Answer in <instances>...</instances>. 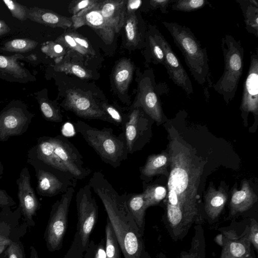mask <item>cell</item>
Instances as JSON below:
<instances>
[{"label":"cell","instance_id":"6da1fadb","mask_svg":"<svg viewBox=\"0 0 258 258\" xmlns=\"http://www.w3.org/2000/svg\"><path fill=\"white\" fill-rule=\"evenodd\" d=\"M168 133L170 172L167 217L173 234L178 236L198 216V190L205 162L174 128H169Z\"/></svg>","mask_w":258,"mask_h":258},{"label":"cell","instance_id":"7a4b0ae2","mask_svg":"<svg viewBox=\"0 0 258 258\" xmlns=\"http://www.w3.org/2000/svg\"><path fill=\"white\" fill-rule=\"evenodd\" d=\"M100 199L124 258H141L142 233L126 205V193L119 195L100 171L94 172L88 183Z\"/></svg>","mask_w":258,"mask_h":258},{"label":"cell","instance_id":"3957f363","mask_svg":"<svg viewBox=\"0 0 258 258\" xmlns=\"http://www.w3.org/2000/svg\"><path fill=\"white\" fill-rule=\"evenodd\" d=\"M27 157L77 181L91 173L79 150L62 135L39 137L36 144L28 151Z\"/></svg>","mask_w":258,"mask_h":258},{"label":"cell","instance_id":"277c9868","mask_svg":"<svg viewBox=\"0 0 258 258\" xmlns=\"http://www.w3.org/2000/svg\"><path fill=\"white\" fill-rule=\"evenodd\" d=\"M195 81L200 85L210 82V72L206 48L202 47L188 27L173 22L163 21Z\"/></svg>","mask_w":258,"mask_h":258},{"label":"cell","instance_id":"5b68a950","mask_svg":"<svg viewBox=\"0 0 258 258\" xmlns=\"http://www.w3.org/2000/svg\"><path fill=\"white\" fill-rule=\"evenodd\" d=\"M75 127L105 163L117 168L127 159L123 132L116 136L111 127L99 129L81 120L75 123Z\"/></svg>","mask_w":258,"mask_h":258},{"label":"cell","instance_id":"8992f818","mask_svg":"<svg viewBox=\"0 0 258 258\" xmlns=\"http://www.w3.org/2000/svg\"><path fill=\"white\" fill-rule=\"evenodd\" d=\"M76 203L78 219L76 231L72 244L62 258L83 257L98 219V206L88 183L77 192Z\"/></svg>","mask_w":258,"mask_h":258},{"label":"cell","instance_id":"52a82bcc","mask_svg":"<svg viewBox=\"0 0 258 258\" xmlns=\"http://www.w3.org/2000/svg\"><path fill=\"white\" fill-rule=\"evenodd\" d=\"M221 47L224 69L213 88L228 102L235 96L242 75L244 49L241 42L229 34L222 38Z\"/></svg>","mask_w":258,"mask_h":258},{"label":"cell","instance_id":"ba28073f","mask_svg":"<svg viewBox=\"0 0 258 258\" xmlns=\"http://www.w3.org/2000/svg\"><path fill=\"white\" fill-rule=\"evenodd\" d=\"M74 192L75 187H70L51 206L44 234L46 247L50 252L59 250L62 247L68 229L69 208Z\"/></svg>","mask_w":258,"mask_h":258},{"label":"cell","instance_id":"9c48e42d","mask_svg":"<svg viewBox=\"0 0 258 258\" xmlns=\"http://www.w3.org/2000/svg\"><path fill=\"white\" fill-rule=\"evenodd\" d=\"M34 115L22 101L10 102L0 111V142L26 132Z\"/></svg>","mask_w":258,"mask_h":258},{"label":"cell","instance_id":"30bf717a","mask_svg":"<svg viewBox=\"0 0 258 258\" xmlns=\"http://www.w3.org/2000/svg\"><path fill=\"white\" fill-rule=\"evenodd\" d=\"M27 163L34 168L37 179L36 191L39 196L54 197L62 194L70 187H75L76 185L77 180L67 177L40 162L28 158Z\"/></svg>","mask_w":258,"mask_h":258},{"label":"cell","instance_id":"8fae6325","mask_svg":"<svg viewBox=\"0 0 258 258\" xmlns=\"http://www.w3.org/2000/svg\"><path fill=\"white\" fill-rule=\"evenodd\" d=\"M61 106L80 117L101 120L113 123L112 120L102 108L101 104L87 92L80 89L67 90Z\"/></svg>","mask_w":258,"mask_h":258},{"label":"cell","instance_id":"7c38bea8","mask_svg":"<svg viewBox=\"0 0 258 258\" xmlns=\"http://www.w3.org/2000/svg\"><path fill=\"white\" fill-rule=\"evenodd\" d=\"M150 31L162 48L164 56L165 68L169 77L177 86L181 88L187 95L193 93V87L185 70L172 49L171 45L158 28L153 27Z\"/></svg>","mask_w":258,"mask_h":258},{"label":"cell","instance_id":"4fadbf2b","mask_svg":"<svg viewBox=\"0 0 258 258\" xmlns=\"http://www.w3.org/2000/svg\"><path fill=\"white\" fill-rule=\"evenodd\" d=\"M153 75L144 76L138 84V92L132 107L141 108L152 120L160 123L163 114Z\"/></svg>","mask_w":258,"mask_h":258},{"label":"cell","instance_id":"5bb4252c","mask_svg":"<svg viewBox=\"0 0 258 258\" xmlns=\"http://www.w3.org/2000/svg\"><path fill=\"white\" fill-rule=\"evenodd\" d=\"M30 179L29 170L25 167L21 170L16 183L18 186L19 207L21 214L27 225L33 227L35 225L33 217L40 208L41 204L31 185Z\"/></svg>","mask_w":258,"mask_h":258},{"label":"cell","instance_id":"9a60e30c","mask_svg":"<svg viewBox=\"0 0 258 258\" xmlns=\"http://www.w3.org/2000/svg\"><path fill=\"white\" fill-rule=\"evenodd\" d=\"M146 115L142 108L133 107L127 114L123 132L128 154H133L142 147L149 128Z\"/></svg>","mask_w":258,"mask_h":258},{"label":"cell","instance_id":"2e32d148","mask_svg":"<svg viewBox=\"0 0 258 258\" xmlns=\"http://www.w3.org/2000/svg\"><path fill=\"white\" fill-rule=\"evenodd\" d=\"M98 2L73 16V26L75 28L87 25L92 28L106 44L112 43L115 35L114 30L109 26L102 16Z\"/></svg>","mask_w":258,"mask_h":258},{"label":"cell","instance_id":"e0dca14e","mask_svg":"<svg viewBox=\"0 0 258 258\" xmlns=\"http://www.w3.org/2000/svg\"><path fill=\"white\" fill-rule=\"evenodd\" d=\"M241 109L247 113L258 114V54L252 53L250 63L243 85Z\"/></svg>","mask_w":258,"mask_h":258},{"label":"cell","instance_id":"ac0fdd59","mask_svg":"<svg viewBox=\"0 0 258 258\" xmlns=\"http://www.w3.org/2000/svg\"><path fill=\"white\" fill-rule=\"evenodd\" d=\"M249 231L247 227L240 236L234 231H225L220 258H252Z\"/></svg>","mask_w":258,"mask_h":258},{"label":"cell","instance_id":"d6986e66","mask_svg":"<svg viewBox=\"0 0 258 258\" xmlns=\"http://www.w3.org/2000/svg\"><path fill=\"white\" fill-rule=\"evenodd\" d=\"M21 213L19 207L12 211L10 207L2 209L0 212V245H9L20 239L24 234L23 226H19Z\"/></svg>","mask_w":258,"mask_h":258},{"label":"cell","instance_id":"ffe728a7","mask_svg":"<svg viewBox=\"0 0 258 258\" xmlns=\"http://www.w3.org/2000/svg\"><path fill=\"white\" fill-rule=\"evenodd\" d=\"M126 2L124 0H105L99 3L102 16L115 33H118L124 26L126 15Z\"/></svg>","mask_w":258,"mask_h":258},{"label":"cell","instance_id":"44dd1931","mask_svg":"<svg viewBox=\"0 0 258 258\" xmlns=\"http://www.w3.org/2000/svg\"><path fill=\"white\" fill-rule=\"evenodd\" d=\"M27 17L31 21L53 28H69L73 26L72 18L38 7L27 9Z\"/></svg>","mask_w":258,"mask_h":258},{"label":"cell","instance_id":"7402d4cb","mask_svg":"<svg viewBox=\"0 0 258 258\" xmlns=\"http://www.w3.org/2000/svg\"><path fill=\"white\" fill-rule=\"evenodd\" d=\"M23 56L16 54L12 56L0 55V77H9L12 81L25 82L28 81L29 72L22 67L18 59Z\"/></svg>","mask_w":258,"mask_h":258},{"label":"cell","instance_id":"603a6c76","mask_svg":"<svg viewBox=\"0 0 258 258\" xmlns=\"http://www.w3.org/2000/svg\"><path fill=\"white\" fill-rule=\"evenodd\" d=\"M257 197L249 185L244 180L240 190L234 189L230 201V215H234L249 209L257 201Z\"/></svg>","mask_w":258,"mask_h":258},{"label":"cell","instance_id":"cb8c5ba5","mask_svg":"<svg viewBox=\"0 0 258 258\" xmlns=\"http://www.w3.org/2000/svg\"><path fill=\"white\" fill-rule=\"evenodd\" d=\"M169 164V155L166 153L150 155L140 168L141 178L150 179L158 174H165Z\"/></svg>","mask_w":258,"mask_h":258},{"label":"cell","instance_id":"d4e9b609","mask_svg":"<svg viewBox=\"0 0 258 258\" xmlns=\"http://www.w3.org/2000/svg\"><path fill=\"white\" fill-rule=\"evenodd\" d=\"M227 198V194L224 189L216 190L212 187L209 188L205 196V210L210 218L215 219L219 216Z\"/></svg>","mask_w":258,"mask_h":258},{"label":"cell","instance_id":"484cf974","mask_svg":"<svg viewBox=\"0 0 258 258\" xmlns=\"http://www.w3.org/2000/svg\"><path fill=\"white\" fill-rule=\"evenodd\" d=\"M134 71V66L132 62L127 59H121L116 64L113 79L117 91L125 93L132 81Z\"/></svg>","mask_w":258,"mask_h":258},{"label":"cell","instance_id":"4316f807","mask_svg":"<svg viewBox=\"0 0 258 258\" xmlns=\"http://www.w3.org/2000/svg\"><path fill=\"white\" fill-rule=\"evenodd\" d=\"M126 201L132 217L143 234L147 209L143 194H126Z\"/></svg>","mask_w":258,"mask_h":258},{"label":"cell","instance_id":"83f0119b","mask_svg":"<svg viewBox=\"0 0 258 258\" xmlns=\"http://www.w3.org/2000/svg\"><path fill=\"white\" fill-rule=\"evenodd\" d=\"M242 10L246 30L258 37V3L255 0H235Z\"/></svg>","mask_w":258,"mask_h":258},{"label":"cell","instance_id":"f1b7e54d","mask_svg":"<svg viewBox=\"0 0 258 258\" xmlns=\"http://www.w3.org/2000/svg\"><path fill=\"white\" fill-rule=\"evenodd\" d=\"M36 98L39 104L40 110L43 118L47 121L61 122L63 117L59 107L57 104L49 100L46 96L37 93Z\"/></svg>","mask_w":258,"mask_h":258},{"label":"cell","instance_id":"f546056e","mask_svg":"<svg viewBox=\"0 0 258 258\" xmlns=\"http://www.w3.org/2000/svg\"><path fill=\"white\" fill-rule=\"evenodd\" d=\"M124 26L127 44L137 46L141 40V33L135 12L126 13Z\"/></svg>","mask_w":258,"mask_h":258},{"label":"cell","instance_id":"4dcf8cb0","mask_svg":"<svg viewBox=\"0 0 258 258\" xmlns=\"http://www.w3.org/2000/svg\"><path fill=\"white\" fill-rule=\"evenodd\" d=\"M121 249L113 228L107 219L105 226V252L106 258H121Z\"/></svg>","mask_w":258,"mask_h":258},{"label":"cell","instance_id":"1f68e13d","mask_svg":"<svg viewBox=\"0 0 258 258\" xmlns=\"http://www.w3.org/2000/svg\"><path fill=\"white\" fill-rule=\"evenodd\" d=\"M54 69L57 72L73 75L82 79H90L92 76L91 72L88 69L79 64L69 61L57 62Z\"/></svg>","mask_w":258,"mask_h":258},{"label":"cell","instance_id":"d6a6232c","mask_svg":"<svg viewBox=\"0 0 258 258\" xmlns=\"http://www.w3.org/2000/svg\"><path fill=\"white\" fill-rule=\"evenodd\" d=\"M37 44V42L28 38L15 39L6 42L0 49L8 52L24 53L34 49Z\"/></svg>","mask_w":258,"mask_h":258},{"label":"cell","instance_id":"836d02e7","mask_svg":"<svg viewBox=\"0 0 258 258\" xmlns=\"http://www.w3.org/2000/svg\"><path fill=\"white\" fill-rule=\"evenodd\" d=\"M147 209L158 204L167 195L166 188L156 184L148 185L142 192Z\"/></svg>","mask_w":258,"mask_h":258},{"label":"cell","instance_id":"e575fe53","mask_svg":"<svg viewBox=\"0 0 258 258\" xmlns=\"http://www.w3.org/2000/svg\"><path fill=\"white\" fill-rule=\"evenodd\" d=\"M208 3L206 0H175L171 9L173 11L189 12L201 9Z\"/></svg>","mask_w":258,"mask_h":258},{"label":"cell","instance_id":"d590c367","mask_svg":"<svg viewBox=\"0 0 258 258\" xmlns=\"http://www.w3.org/2000/svg\"><path fill=\"white\" fill-rule=\"evenodd\" d=\"M104 111L112 120L113 123L123 130L127 119V114H122L117 108L107 103H100Z\"/></svg>","mask_w":258,"mask_h":258},{"label":"cell","instance_id":"8d00e7d4","mask_svg":"<svg viewBox=\"0 0 258 258\" xmlns=\"http://www.w3.org/2000/svg\"><path fill=\"white\" fill-rule=\"evenodd\" d=\"M55 42L61 45L65 48H68L82 55H89L87 52L77 44L69 31H65L55 40Z\"/></svg>","mask_w":258,"mask_h":258},{"label":"cell","instance_id":"74e56055","mask_svg":"<svg viewBox=\"0 0 258 258\" xmlns=\"http://www.w3.org/2000/svg\"><path fill=\"white\" fill-rule=\"evenodd\" d=\"M83 258H106L105 240L102 239L98 243L90 241Z\"/></svg>","mask_w":258,"mask_h":258},{"label":"cell","instance_id":"f35d334b","mask_svg":"<svg viewBox=\"0 0 258 258\" xmlns=\"http://www.w3.org/2000/svg\"><path fill=\"white\" fill-rule=\"evenodd\" d=\"M149 32L147 37L148 43L153 62L156 64H160L164 66L165 61L163 50L156 42L150 30Z\"/></svg>","mask_w":258,"mask_h":258},{"label":"cell","instance_id":"ab89813d","mask_svg":"<svg viewBox=\"0 0 258 258\" xmlns=\"http://www.w3.org/2000/svg\"><path fill=\"white\" fill-rule=\"evenodd\" d=\"M41 49L47 56L56 58V60L58 58L61 59L67 53L65 48L55 41L46 42Z\"/></svg>","mask_w":258,"mask_h":258},{"label":"cell","instance_id":"60d3db41","mask_svg":"<svg viewBox=\"0 0 258 258\" xmlns=\"http://www.w3.org/2000/svg\"><path fill=\"white\" fill-rule=\"evenodd\" d=\"M3 2L10 10L13 17L21 21H25L27 19L28 9L26 7L14 1L3 0Z\"/></svg>","mask_w":258,"mask_h":258},{"label":"cell","instance_id":"b9f144b4","mask_svg":"<svg viewBox=\"0 0 258 258\" xmlns=\"http://www.w3.org/2000/svg\"><path fill=\"white\" fill-rule=\"evenodd\" d=\"M4 254L6 258H26L24 246L20 239L11 242L8 246Z\"/></svg>","mask_w":258,"mask_h":258},{"label":"cell","instance_id":"7bdbcfd3","mask_svg":"<svg viewBox=\"0 0 258 258\" xmlns=\"http://www.w3.org/2000/svg\"><path fill=\"white\" fill-rule=\"evenodd\" d=\"M96 0H82L74 1L70 4L69 6L70 13L73 15H76L83 10L89 8L93 4L96 3Z\"/></svg>","mask_w":258,"mask_h":258},{"label":"cell","instance_id":"ee69618b","mask_svg":"<svg viewBox=\"0 0 258 258\" xmlns=\"http://www.w3.org/2000/svg\"><path fill=\"white\" fill-rule=\"evenodd\" d=\"M69 32L77 44L86 50L89 55H95V51L86 38L77 32L72 31Z\"/></svg>","mask_w":258,"mask_h":258},{"label":"cell","instance_id":"f6af8a7d","mask_svg":"<svg viewBox=\"0 0 258 258\" xmlns=\"http://www.w3.org/2000/svg\"><path fill=\"white\" fill-rule=\"evenodd\" d=\"M249 240L250 242L253 245L255 249H258V225L257 222L254 220L250 225L249 228Z\"/></svg>","mask_w":258,"mask_h":258},{"label":"cell","instance_id":"bcb514c9","mask_svg":"<svg viewBox=\"0 0 258 258\" xmlns=\"http://www.w3.org/2000/svg\"><path fill=\"white\" fill-rule=\"evenodd\" d=\"M16 203L5 190L0 188V209L15 206Z\"/></svg>","mask_w":258,"mask_h":258},{"label":"cell","instance_id":"7dc6e473","mask_svg":"<svg viewBox=\"0 0 258 258\" xmlns=\"http://www.w3.org/2000/svg\"><path fill=\"white\" fill-rule=\"evenodd\" d=\"M175 0H151L149 1L150 5L154 9H159L162 13L167 12V10L170 4Z\"/></svg>","mask_w":258,"mask_h":258},{"label":"cell","instance_id":"c3c4849f","mask_svg":"<svg viewBox=\"0 0 258 258\" xmlns=\"http://www.w3.org/2000/svg\"><path fill=\"white\" fill-rule=\"evenodd\" d=\"M142 1L140 0H130L126 2V13L135 12L142 5Z\"/></svg>","mask_w":258,"mask_h":258},{"label":"cell","instance_id":"681fc988","mask_svg":"<svg viewBox=\"0 0 258 258\" xmlns=\"http://www.w3.org/2000/svg\"><path fill=\"white\" fill-rule=\"evenodd\" d=\"M10 30V28L7 25L6 22L0 20V37L8 33Z\"/></svg>","mask_w":258,"mask_h":258},{"label":"cell","instance_id":"f907efd6","mask_svg":"<svg viewBox=\"0 0 258 258\" xmlns=\"http://www.w3.org/2000/svg\"><path fill=\"white\" fill-rule=\"evenodd\" d=\"M30 258H39L38 252L33 246L30 247Z\"/></svg>","mask_w":258,"mask_h":258},{"label":"cell","instance_id":"816d5d0a","mask_svg":"<svg viewBox=\"0 0 258 258\" xmlns=\"http://www.w3.org/2000/svg\"><path fill=\"white\" fill-rule=\"evenodd\" d=\"M215 241L219 245L222 246L223 244V236L222 234L218 235L215 238Z\"/></svg>","mask_w":258,"mask_h":258},{"label":"cell","instance_id":"f5cc1de1","mask_svg":"<svg viewBox=\"0 0 258 258\" xmlns=\"http://www.w3.org/2000/svg\"><path fill=\"white\" fill-rule=\"evenodd\" d=\"M8 246L7 245H0V255L4 253Z\"/></svg>","mask_w":258,"mask_h":258},{"label":"cell","instance_id":"db71d44e","mask_svg":"<svg viewBox=\"0 0 258 258\" xmlns=\"http://www.w3.org/2000/svg\"><path fill=\"white\" fill-rule=\"evenodd\" d=\"M4 165L3 163L0 161V179H1L3 177V175L4 174Z\"/></svg>","mask_w":258,"mask_h":258}]
</instances>
